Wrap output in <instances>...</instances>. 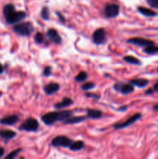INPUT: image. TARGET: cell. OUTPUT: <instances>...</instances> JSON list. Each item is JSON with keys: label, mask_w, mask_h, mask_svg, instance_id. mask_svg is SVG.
Here are the masks:
<instances>
[{"label": "cell", "mask_w": 158, "mask_h": 159, "mask_svg": "<svg viewBox=\"0 0 158 159\" xmlns=\"http://www.w3.org/2000/svg\"><path fill=\"white\" fill-rule=\"evenodd\" d=\"M119 13V6L117 4H107L104 9V14L108 18H115Z\"/></svg>", "instance_id": "cell-8"}, {"label": "cell", "mask_w": 158, "mask_h": 159, "mask_svg": "<svg viewBox=\"0 0 158 159\" xmlns=\"http://www.w3.org/2000/svg\"><path fill=\"white\" fill-rule=\"evenodd\" d=\"M114 88L123 95L130 94L134 91V86L130 83H116L114 85Z\"/></svg>", "instance_id": "cell-9"}, {"label": "cell", "mask_w": 158, "mask_h": 159, "mask_svg": "<svg viewBox=\"0 0 158 159\" xmlns=\"http://www.w3.org/2000/svg\"><path fill=\"white\" fill-rule=\"evenodd\" d=\"M2 13L6 21L8 24H16L23 20L27 16V13L23 11H16L13 4L9 3L4 6Z\"/></svg>", "instance_id": "cell-1"}, {"label": "cell", "mask_w": 158, "mask_h": 159, "mask_svg": "<svg viewBox=\"0 0 158 159\" xmlns=\"http://www.w3.org/2000/svg\"><path fill=\"white\" fill-rule=\"evenodd\" d=\"M18 120H19V117L17 115H10L1 119L0 123L2 125L11 126V125L15 124Z\"/></svg>", "instance_id": "cell-13"}, {"label": "cell", "mask_w": 158, "mask_h": 159, "mask_svg": "<svg viewBox=\"0 0 158 159\" xmlns=\"http://www.w3.org/2000/svg\"><path fill=\"white\" fill-rule=\"evenodd\" d=\"M102 117V112L99 110L88 109L87 110V117L90 119H99Z\"/></svg>", "instance_id": "cell-18"}, {"label": "cell", "mask_w": 158, "mask_h": 159, "mask_svg": "<svg viewBox=\"0 0 158 159\" xmlns=\"http://www.w3.org/2000/svg\"><path fill=\"white\" fill-rule=\"evenodd\" d=\"M127 106L126 105H123V106H121V107H119V108H118V110H117L118 111H126L127 110Z\"/></svg>", "instance_id": "cell-32"}, {"label": "cell", "mask_w": 158, "mask_h": 159, "mask_svg": "<svg viewBox=\"0 0 158 159\" xmlns=\"http://www.w3.org/2000/svg\"><path fill=\"white\" fill-rule=\"evenodd\" d=\"M123 60L125 61L127 63H130L131 65H140L142 64V62L137 58H135L133 56L131 55H127L125 56L123 58Z\"/></svg>", "instance_id": "cell-21"}, {"label": "cell", "mask_w": 158, "mask_h": 159, "mask_svg": "<svg viewBox=\"0 0 158 159\" xmlns=\"http://www.w3.org/2000/svg\"><path fill=\"white\" fill-rule=\"evenodd\" d=\"M16 136V133L11 130H1L0 131V137L4 140H11Z\"/></svg>", "instance_id": "cell-15"}, {"label": "cell", "mask_w": 158, "mask_h": 159, "mask_svg": "<svg viewBox=\"0 0 158 159\" xmlns=\"http://www.w3.org/2000/svg\"><path fill=\"white\" fill-rule=\"evenodd\" d=\"M88 79V74L85 71H81L80 73H78V75L75 78V81L79 82H82L84 81H85Z\"/></svg>", "instance_id": "cell-23"}, {"label": "cell", "mask_w": 158, "mask_h": 159, "mask_svg": "<svg viewBox=\"0 0 158 159\" xmlns=\"http://www.w3.org/2000/svg\"><path fill=\"white\" fill-rule=\"evenodd\" d=\"M85 148V142L82 140H76V141H73L70 145L69 146L70 151H81Z\"/></svg>", "instance_id": "cell-19"}, {"label": "cell", "mask_w": 158, "mask_h": 159, "mask_svg": "<svg viewBox=\"0 0 158 159\" xmlns=\"http://www.w3.org/2000/svg\"><path fill=\"white\" fill-rule=\"evenodd\" d=\"M127 42L129 44H134V45L139 46V47H147L149 45H153L154 44V42L150 40H147L144 39V38H140V37H133L130 38L127 41Z\"/></svg>", "instance_id": "cell-10"}, {"label": "cell", "mask_w": 158, "mask_h": 159, "mask_svg": "<svg viewBox=\"0 0 158 159\" xmlns=\"http://www.w3.org/2000/svg\"><path fill=\"white\" fill-rule=\"evenodd\" d=\"M149 6L154 9H158V0H147Z\"/></svg>", "instance_id": "cell-28"}, {"label": "cell", "mask_w": 158, "mask_h": 159, "mask_svg": "<svg viewBox=\"0 0 158 159\" xmlns=\"http://www.w3.org/2000/svg\"><path fill=\"white\" fill-rule=\"evenodd\" d=\"M157 71H158V69H157Z\"/></svg>", "instance_id": "cell-38"}, {"label": "cell", "mask_w": 158, "mask_h": 159, "mask_svg": "<svg viewBox=\"0 0 158 159\" xmlns=\"http://www.w3.org/2000/svg\"><path fill=\"white\" fill-rule=\"evenodd\" d=\"M34 41H35V42L38 44H43L44 41V34H43L42 33H40V32L36 33V35H35V37H34Z\"/></svg>", "instance_id": "cell-25"}, {"label": "cell", "mask_w": 158, "mask_h": 159, "mask_svg": "<svg viewBox=\"0 0 158 159\" xmlns=\"http://www.w3.org/2000/svg\"><path fill=\"white\" fill-rule=\"evenodd\" d=\"M73 114V111L63 110V111H53L49 112L41 117V120L44 122V124L47 126L54 124L57 122L63 121L68 119Z\"/></svg>", "instance_id": "cell-2"}, {"label": "cell", "mask_w": 158, "mask_h": 159, "mask_svg": "<svg viewBox=\"0 0 158 159\" xmlns=\"http://www.w3.org/2000/svg\"><path fill=\"white\" fill-rule=\"evenodd\" d=\"M130 83L133 86H136L138 88H144L149 83V81L145 79H134L130 81Z\"/></svg>", "instance_id": "cell-16"}, {"label": "cell", "mask_w": 158, "mask_h": 159, "mask_svg": "<svg viewBox=\"0 0 158 159\" xmlns=\"http://www.w3.org/2000/svg\"><path fill=\"white\" fill-rule=\"evenodd\" d=\"M13 31L20 36L27 37L30 36L34 30L33 24L30 22H23L18 23L13 27Z\"/></svg>", "instance_id": "cell-3"}, {"label": "cell", "mask_w": 158, "mask_h": 159, "mask_svg": "<svg viewBox=\"0 0 158 159\" xmlns=\"http://www.w3.org/2000/svg\"><path fill=\"white\" fill-rule=\"evenodd\" d=\"M153 110H156V111H158V103L156 104V105L153 106Z\"/></svg>", "instance_id": "cell-37"}, {"label": "cell", "mask_w": 158, "mask_h": 159, "mask_svg": "<svg viewBox=\"0 0 158 159\" xmlns=\"http://www.w3.org/2000/svg\"><path fill=\"white\" fill-rule=\"evenodd\" d=\"M21 151H22V148H18V149L14 150V151H11V152H10L9 154H7V155L6 156V159L15 158V157H16V156L19 154V152H20Z\"/></svg>", "instance_id": "cell-26"}, {"label": "cell", "mask_w": 158, "mask_h": 159, "mask_svg": "<svg viewBox=\"0 0 158 159\" xmlns=\"http://www.w3.org/2000/svg\"><path fill=\"white\" fill-rule=\"evenodd\" d=\"M137 10L139 13H140L143 16H148V17H153V16H156L157 15V13L153 11V10H151L150 9H147L143 6H139Z\"/></svg>", "instance_id": "cell-20"}, {"label": "cell", "mask_w": 158, "mask_h": 159, "mask_svg": "<svg viewBox=\"0 0 158 159\" xmlns=\"http://www.w3.org/2000/svg\"><path fill=\"white\" fill-rule=\"evenodd\" d=\"M5 154V150L3 148H0V157H2Z\"/></svg>", "instance_id": "cell-33"}, {"label": "cell", "mask_w": 158, "mask_h": 159, "mask_svg": "<svg viewBox=\"0 0 158 159\" xmlns=\"http://www.w3.org/2000/svg\"><path fill=\"white\" fill-rule=\"evenodd\" d=\"M47 36L50 41L56 44H60L62 42V38L60 36L58 32L54 28H50L47 31Z\"/></svg>", "instance_id": "cell-11"}, {"label": "cell", "mask_w": 158, "mask_h": 159, "mask_svg": "<svg viewBox=\"0 0 158 159\" xmlns=\"http://www.w3.org/2000/svg\"><path fill=\"white\" fill-rule=\"evenodd\" d=\"M85 96L88 98H93V99H99L100 98V96L97 94H94V93H86Z\"/></svg>", "instance_id": "cell-30"}, {"label": "cell", "mask_w": 158, "mask_h": 159, "mask_svg": "<svg viewBox=\"0 0 158 159\" xmlns=\"http://www.w3.org/2000/svg\"><path fill=\"white\" fill-rule=\"evenodd\" d=\"M44 92L47 95L50 96L56 93L60 89V85L57 82H50L44 86Z\"/></svg>", "instance_id": "cell-12"}, {"label": "cell", "mask_w": 158, "mask_h": 159, "mask_svg": "<svg viewBox=\"0 0 158 159\" xmlns=\"http://www.w3.org/2000/svg\"><path fill=\"white\" fill-rule=\"evenodd\" d=\"M3 71H4L3 66H2V64L0 63V74H2V73L3 72Z\"/></svg>", "instance_id": "cell-36"}, {"label": "cell", "mask_w": 158, "mask_h": 159, "mask_svg": "<svg viewBox=\"0 0 158 159\" xmlns=\"http://www.w3.org/2000/svg\"><path fill=\"white\" fill-rule=\"evenodd\" d=\"M85 119H86V117H84V116H82V117H72L71 116L68 119L64 120L63 123L64 124H76V123H79L85 121Z\"/></svg>", "instance_id": "cell-17"}, {"label": "cell", "mask_w": 158, "mask_h": 159, "mask_svg": "<svg viewBox=\"0 0 158 159\" xmlns=\"http://www.w3.org/2000/svg\"><path fill=\"white\" fill-rule=\"evenodd\" d=\"M39 128V122L34 118H28L24 123L19 126V131H28V132H34Z\"/></svg>", "instance_id": "cell-4"}, {"label": "cell", "mask_w": 158, "mask_h": 159, "mask_svg": "<svg viewBox=\"0 0 158 159\" xmlns=\"http://www.w3.org/2000/svg\"><path fill=\"white\" fill-rule=\"evenodd\" d=\"M92 41L96 44L100 45L105 43L106 41V33L104 28H99L92 34Z\"/></svg>", "instance_id": "cell-7"}, {"label": "cell", "mask_w": 158, "mask_h": 159, "mask_svg": "<svg viewBox=\"0 0 158 159\" xmlns=\"http://www.w3.org/2000/svg\"><path fill=\"white\" fill-rule=\"evenodd\" d=\"M143 50L146 54H154L158 52V47L154 46V44H153V45H149L147 46V47L144 48Z\"/></svg>", "instance_id": "cell-22"}, {"label": "cell", "mask_w": 158, "mask_h": 159, "mask_svg": "<svg viewBox=\"0 0 158 159\" xmlns=\"http://www.w3.org/2000/svg\"><path fill=\"white\" fill-rule=\"evenodd\" d=\"M153 90H154V92H158V82H156V83L154 85V86H153Z\"/></svg>", "instance_id": "cell-35"}, {"label": "cell", "mask_w": 158, "mask_h": 159, "mask_svg": "<svg viewBox=\"0 0 158 159\" xmlns=\"http://www.w3.org/2000/svg\"><path fill=\"white\" fill-rule=\"evenodd\" d=\"M142 115L139 113H137V114H135L132 116L131 117L128 119V120H126L125 122H122V123H116V124L113 125V127L114 129L116 130H119V129H123V128L127 127L130 126V125L133 124V123H136L138 120L141 118Z\"/></svg>", "instance_id": "cell-6"}, {"label": "cell", "mask_w": 158, "mask_h": 159, "mask_svg": "<svg viewBox=\"0 0 158 159\" xmlns=\"http://www.w3.org/2000/svg\"><path fill=\"white\" fill-rule=\"evenodd\" d=\"M51 71H52V68L50 66H47L44 69V71H43V75L44 76H46V77H48L51 75Z\"/></svg>", "instance_id": "cell-29"}, {"label": "cell", "mask_w": 158, "mask_h": 159, "mask_svg": "<svg viewBox=\"0 0 158 159\" xmlns=\"http://www.w3.org/2000/svg\"><path fill=\"white\" fill-rule=\"evenodd\" d=\"M153 89H151V88H149L148 90H147V91H146V94L147 95H152L153 93Z\"/></svg>", "instance_id": "cell-34"}, {"label": "cell", "mask_w": 158, "mask_h": 159, "mask_svg": "<svg viewBox=\"0 0 158 159\" xmlns=\"http://www.w3.org/2000/svg\"><path fill=\"white\" fill-rule=\"evenodd\" d=\"M95 88V84L93 82H86L82 85V89L83 91H88Z\"/></svg>", "instance_id": "cell-27"}, {"label": "cell", "mask_w": 158, "mask_h": 159, "mask_svg": "<svg viewBox=\"0 0 158 159\" xmlns=\"http://www.w3.org/2000/svg\"><path fill=\"white\" fill-rule=\"evenodd\" d=\"M41 16L42 17L43 19L44 20H48L50 19V11H49L48 7L44 6V8L42 9L41 13Z\"/></svg>", "instance_id": "cell-24"}, {"label": "cell", "mask_w": 158, "mask_h": 159, "mask_svg": "<svg viewBox=\"0 0 158 159\" xmlns=\"http://www.w3.org/2000/svg\"><path fill=\"white\" fill-rule=\"evenodd\" d=\"M73 104V100L70 98L67 97H64L63 99V100L61 102H58L54 105V108L57 110H61L64 109V108L68 107L70 105H71Z\"/></svg>", "instance_id": "cell-14"}, {"label": "cell", "mask_w": 158, "mask_h": 159, "mask_svg": "<svg viewBox=\"0 0 158 159\" xmlns=\"http://www.w3.org/2000/svg\"><path fill=\"white\" fill-rule=\"evenodd\" d=\"M73 142L71 139L66 136H58L52 140L51 144L53 147H62V148H69L70 144Z\"/></svg>", "instance_id": "cell-5"}, {"label": "cell", "mask_w": 158, "mask_h": 159, "mask_svg": "<svg viewBox=\"0 0 158 159\" xmlns=\"http://www.w3.org/2000/svg\"><path fill=\"white\" fill-rule=\"evenodd\" d=\"M56 14H57V16H58V18H59V19L61 21V22L62 23L65 22V18L64 17V16L62 15V13H61L60 12H56Z\"/></svg>", "instance_id": "cell-31"}]
</instances>
